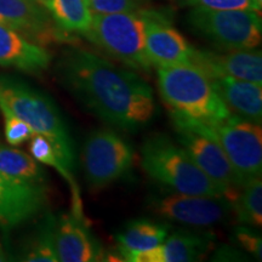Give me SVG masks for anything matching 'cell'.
I'll list each match as a JSON object with an SVG mask.
<instances>
[{"instance_id":"1","label":"cell","mask_w":262,"mask_h":262,"mask_svg":"<svg viewBox=\"0 0 262 262\" xmlns=\"http://www.w3.org/2000/svg\"><path fill=\"white\" fill-rule=\"evenodd\" d=\"M58 75L79 102L111 125L136 131L156 116L155 95L142 78L91 52L66 55Z\"/></svg>"},{"instance_id":"2","label":"cell","mask_w":262,"mask_h":262,"mask_svg":"<svg viewBox=\"0 0 262 262\" xmlns=\"http://www.w3.org/2000/svg\"><path fill=\"white\" fill-rule=\"evenodd\" d=\"M158 89L169 111L211 126L232 114L216 93L210 78L192 63L157 68Z\"/></svg>"},{"instance_id":"3","label":"cell","mask_w":262,"mask_h":262,"mask_svg":"<svg viewBox=\"0 0 262 262\" xmlns=\"http://www.w3.org/2000/svg\"><path fill=\"white\" fill-rule=\"evenodd\" d=\"M0 106L5 107L54 145L64 169L73 175L74 145L60 111L50 97L24 81L0 77Z\"/></svg>"},{"instance_id":"4","label":"cell","mask_w":262,"mask_h":262,"mask_svg":"<svg viewBox=\"0 0 262 262\" xmlns=\"http://www.w3.org/2000/svg\"><path fill=\"white\" fill-rule=\"evenodd\" d=\"M141 156L145 171L173 192L227 196V192L196 165L186 149L172 142L168 136L155 135L146 139L141 147Z\"/></svg>"},{"instance_id":"5","label":"cell","mask_w":262,"mask_h":262,"mask_svg":"<svg viewBox=\"0 0 262 262\" xmlns=\"http://www.w3.org/2000/svg\"><path fill=\"white\" fill-rule=\"evenodd\" d=\"M85 35L111 56L134 70H150L152 64L146 55L145 18L141 12L94 14Z\"/></svg>"},{"instance_id":"6","label":"cell","mask_w":262,"mask_h":262,"mask_svg":"<svg viewBox=\"0 0 262 262\" xmlns=\"http://www.w3.org/2000/svg\"><path fill=\"white\" fill-rule=\"evenodd\" d=\"M170 117L180 145L212 181L227 192L229 201L233 202L242 186L211 127L172 111H170Z\"/></svg>"},{"instance_id":"7","label":"cell","mask_w":262,"mask_h":262,"mask_svg":"<svg viewBox=\"0 0 262 262\" xmlns=\"http://www.w3.org/2000/svg\"><path fill=\"white\" fill-rule=\"evenodd\" d=\"M188 22L215 45L226 50L255 49L261 42V17L253 10H214L195 6Z\"/></svg>"},{"instance_id":"8","label":"cell","mask_w":262,"mask_h":262,"mask_svg":"<svg viewBox=\"0 0 262 262\" xmlns=\"http://www.w3.org/2000/svg\"><path fill=\"white\" fill-rule=\"evenodd\" d=\"M134 150L116 131L91 133L83 148V166L90 188H103L122 179L133 168Z\"/></svg>"},{"instance_id":"9","label":"cell","mask_w":262,"mask_h":262,"mask_svg":"<svg viewBox=\"0 0 262 262\" xmlns=\"http://www.w3.org/2000/svg\"><path fill=\"white\" fill-rule=\"evenodd\" d=\"M241 186L261 178L262 131L260 124L242 119L232 114L224 122L211 125Z\"/></svg>"},{"instance_id":"10","label":"cell","mask_w":262,"mask_h":262,"mask_svg":"<svg viewBox=\"0 0 262 262\" xmlns=\"http://www.w3.org/2000/svg\"><path fill=\"white\" fill-rule=\"evenodd\" d=\"M150 209L160 217L180 224L193 227H211L228 220L233 211V203L224 195H192L175 192L153 196Z\"/></svg>"},{"instance_id":"11","label":"cell","mask_w":262,"mask_h":262,"mask_svg":"<svg viewBox=\"0 0 262 262\" xmlns=\"http://www.w3.org/2000/svg\"><path fill=\"white\" fill-rule=\"evenodd\" d=\"M145 18L146 55L157 67L191 63L194 49L180 33L155 12H141Z\"/></svg>"},{"instance_id":"12","label":"cell","mask_w":262,"mask_h":262,"mask_svg":"<svg viewBox=\"0 0 262 262\" xmlns=\"http://www.w3.org/2000/svg\"><path fill=\"white\" fill-rule=\"evenodd\" d=\"M45 202L44 185L17 182L0 175V229L16 227L34 217Z\"/></svg>"},{"instance_id":"13","label":"cell","mask_w":262,"mask_h":262,"mask_svg":"<svg viewBox=\"0 0 262 262\" xmlns=\"http://www.w3.org/2000/svg\"><path fill=\"white\" fill-rule=\"evenodd\" d=\"M191 63L201 68L210 79L216 77H232L262 84L261 51L253 49L234 50L224 55L194 50Z\"/></svg>"},{"instance_id":"14","label":"cell","mask_w":262,"mask_h":262,"mask_svg":"<svg viewBox=\"0 0 262 262\" xmlns=\"http://www.w3.org/2000/svg\"><path fill=\"white\" fill-rule=\"evenodd\" d=\"M55 247L61 262H91L102 258V249L85 225L83 215L63 214L55 226Z\"/></svg>"},{"instance_id":"15","label":"cell","mask_w":262,"mask_h":262,"mask_svg":"<svg viewBox=\"0 0 262 262\" xmlns=\"http://www.w3.org/2000/svg\"><path fill=\"white\" fill-rule=\"evenodd\" d=\"M210 233L178 231L158 247L136 254L131 262H189L201 260L212 247Z\"/></svg>"},{"instance_id":"16","label":"cell","mask_w":262,"mask_h":262,"mask_svg":"<svg viewBox=\"0 0 262 262\" xmlns=\"http://www.w3.org/2000/svg\"><path fill=\"white\" fill-rule=\"evenodd\" d=\"M0 25L37 40L55 37L50 17L34 0H0Z\"/></svg>"},{"instance_id":"17","label":"cell","mask_w":262,"mask_h":262,"mask_svg":"<svg viewBox=\"0 0 262 262\" xmlns=\"http://www.w3.org/2000/svg\"><path fill=\"white\" fill-rule=\"evenodd\" d=\"M210 80L229 113L261 125L262 90L260 84L232 77H216Z\"/></svg>"},{"instance_id":"18","label":"cell","mask_w":262,"mask_h":262,"mask_svg":"<svg viewBox=\"0 0 262 262\" xmlns=\"http://www.w3.org/2000/svg\"><path fill=\"white\" fill-rule=\"evenodd\" d=\"M50 62L51 56L45 49L0 25V66L37 74L48 70Z\"/></svg>"},{"instance_id":"19","label":"cell","mask_w":262,"mask_h":262,"mask_svg":"<svg viewBox=\"0 0 262 262\" xmlns=\"http://www.w3.org/2000/svg\"><path fill=\"white\" fill-rule=\"evenodd\" d=\"M168 235V224L141 219L131 221L116 239L123 261H131L136 254L158 247Z\"/></svg>"},{"instance_id":"20","label":"cell","mask_w":262,"mask_h":262,"mask_svg":"<svg viewBox=\"0 0 262 262\" xmlns=\"http://www.w3.org/2000/svg\"><path fill=\"white\" fill-rule=\"evenodd\" d=\"M0 175L17 182L44 185L45 172L32 156L0 145Z\"/></svg>"},{"instance_id":"21","label":"cell","mask_w":262,"mask_h":262,"mask_svg":"<svg viewBox=\"0 0 262 262\" xmlns=\"http://www.w3.org/2000/svg\"><path fill=\"white\" fill-rule=\"evenodd\" d=\"M44 3L62 31L85 34L89 29L93 12L88 0H44Z\"/></svg>"},{"instance_id":"22","label":"cell","mask_w":262,"mask_h":262,"mask_svg":"<svg viewBox=\"0 0 262 262\" xmlns=\"http://www.w3.org/2000/svg\"><path fill=\"white\" fill-rule=\"evenodd\" d=\"M233 202V211L238 220L254 227L262 226V182L261 178L248 181Z\"/></svg>"},{"instance_id":"23","label":"cell","mask_w":262,"mask_h":262,"mask_svg":"<svg viewBox=\"0 0 262 262\" xmlns=\"http://www.w3.org/2000/svg\"><path fill=\"white\" fill-rule=\"evenodd\" d=\"M55 226L56 219L48 216L39 228L38 233L31 244L26 248L22 260L27 262H57L56 247H55Z\"/></svg>"},{"instance_id":"24","label":"cell","mask_w":262,"mask_h":262,"mask_svg":"<svg viewBox=\"0 0 262 262\" xmlns=\"http://www.w3.org/2000/svg\"><path fill=\"white\" fill-rule=\"evenodd\" d=\"M3 116L5 120V139L8 141L9 145L11 146H19L28 141L34 135V131L27 123L19 119L15 114H12L5 107L0 106Z\"/></svg>"},{"instance_id":"25","label":"cell","mask_w":262,"mask_h":262,"mask_svg":"<svg viewBox=\"0 0 262 262\" xmlns=\"http://www.w3.org/2000/svg\"><path fill=\"white\" fill-rule=\"evenodd\" d=\"M91 12L94 14H117L133 12L136 9L135 0H88Z\"/></svg>"},{"instance_id":"26","label":"cell","mask_w":262,"mask_h":262,"mask_svg":"<svg viewBox=\"0 0 262 262\" xmlns=\"http://www.w3.org/2000/svg\"><path fill=\"white\" fill-rule=\"evenodd\" d=\"M234 241L237 242L239 247H242L248 253H250L254 257L261 260L262 257V239L256 232L247 227L235 228Z\"/></svg>"},{"instance_id":"27","label":"cell","mask_w":262,"mask_h":262,"mask_svg":"<svg viewBox=\"0 0 262 262\" xmlns=\"http://www.w3.org/2000/svg\"><path fill=\"white\" fill-rule=\"evenodd\" d=\"M188 5L214 10H253L256 11L251 0H186ZM257 12V11H256Z\"/></svg>"},{"instance_id":"28","label":"cell","mask_w":262,"mask_h":262,"mask_svg":"<svg viewBox=\"0 0 262 262\" xmlns=\"http://www.w3.org/2000/svg\"><path fill=\"white\" fill-rule=\"evenodd\" d=\"M237 260H247L245 258V255L241 251L237 250V249L226 247V245H222L221 248H219L216 250V253L212 257V261H237Z\"/></svg>"},{"instance_id":"29","label":"cell","mask_w":262,"mask_h":262,"mask_svg":"<svg viewBox=\"0 0 262 262\" xmlns=\"http://www.w3.org/2000/svg\"><path fill=\"white\" fill-rule=\"evenodd\" d=\"M6 260H8V258H6V255H5V253H4V250H3L2 245H0V262L6 261Z\"/></svg>"}]
</instances>
